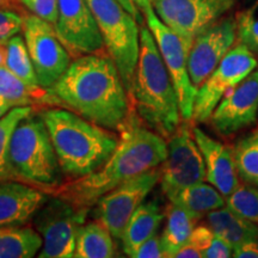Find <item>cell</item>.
I'll return each mask as SVG.
<instances>
[{"instance_id":"4fadbf2b","label":"cell","mask_w":258,"mask_h":258,"mask_svg":"<svg viewBox=\"0 0 258 258\" xmlns=\"http://www.w3.org/2000/svg\"><path fill=\"white\" fill-rule=\"evenodd\" d=\"M237 0H153L152 8L166 27L191 47L194 38L224 17Z\"/></svg>"},{"instance_id":"4dcf8cb0","label":"cell","mask_w":258,"mask_h":258,"mask_svg":"<svg viewBox=\"0 0 258 258\" xmlns=\"http://www.w3.org/2000/svg\"><path fill=\"white\" fill-rule=\"evenodd\" d=\"M23 28V17L14 10L0 9V43L8 44Z\"/></svg>"},{"instance_id":"83f0119b","label":"cell","mask_w":258,"mask_h":258,"mask_svg":"<svg viewBox=\"0 0 258 258\" xmlns=\"http://www.w3.org/2000/svg\"><path fill=\"white\" fill-rule=\"evenodd\" d=\"M234 18L237 41L254 53L258 49V0H241Z\"/></svg>"},{"instance_id":"d6a6232c","label":"cell","mask_w":258,"mask_h":258,"mask_svg":"<svg viewBox=\"0 0 258 258\" xmlns=\"http://www.w3.org/2000/svg\"><path fill=\"white\" fill-rule=\"evenodd\" d=\"M133 258H161L165 257L161 246V241L159 235L154 234L148 239L144 241L143 244L139 245L137 250L132 253Z\"/></svg>"},{"instance_id":"836d02e7","label":"cell","mask_w":258,"mask_h":258,"mask_svg":"<svg viewBox=\"0 0 258 258\" xmlns=\"http://www.w3.org/2000/svg\"><path fill=\"white\" fill-rule=\"evenodd\" d=\"M214 232L212 231V228L207 225H200L195 226L191 234H190L189 240L186 243L191 244L192 246H195L200 252L202 253L208 249V246L211 245L213 238H214Z\"/></svg>"},{"instance_id":"8fae6325","label":"cell","mask_w":258,"mask_h":258,"mask_svg":"<svg viewBox=\"0 0 258 258\" xmlns=\"http://www.w3.org/2000/svg\"><path fill=\"white\" fill-rule=\"evenodd\" d=\"M27 44L38 84L49 90L71 64V54L56 35L54 25L35 15L23 17Z\"/></svg>"},{"instance_id":"ab89813d","label":"cell","mask_w":258,"mask_h":258,"mask_svg":"<svg viewBox=\"0 0 258 258\" xmlns=\"http://www.w3.org/2000/svg\"><path fill=\"white\" fill-rule=\"evenodd\" d=\"M15 3H17V2H16V0H0V9L11 8Z\"/></svg>"},{"instance_id":"cb8c5ba5","label":"cell","mask_w":258,"mask_h":258,"mask_svg":"<svg viewBox=\"0 0 258 258\" xmlns=\"http://www.w3.org/2000/svg\"><path fill=\"white\" fill-rule=\"evenodd\" d=\"M41 234L28 226L0 227V258H31L42 249Z\"/></svg>"},{"instance_id":"f1b7e54d","label":"cell","mask_w":258,"mask_h":258,"mask_svg":"<svg viewBox=\"0 0 258 258\" xmlns=\"http://www.w3.org/2000/svg\"><path fill=\"white\" fill-rule=\"evenodd\" d=\"M34 112V106H15L0 118V182L10 179L9 148L16 125Z\"/></svg>"},{"instance_id":"277c9868","label":"cell","mask_w":258,"mask_h":258,"mask_svg":"<svg viewBox=\"0 0 258 258\" xmlns=\"http://www.w3.org/2000/svg\"><path fill=\"white\" fill-rule=\"evenodd\" d=\"M55 150L61 172L71 179L89 175L111 156L118 137L72 110L49 108L40 114Z\"/></svg>"},{"instance_id":"ac0fdd59","label":"cell","mask_w":258,"mask_h":258,"mask_svg":"<svg viewBox=\"0 0 258 258\" xmlns=\"http://www.w3.org/2000/svg\"><path fill=\"white\" fill-rule=\"evenodd\" d=\"M46 202L43 190L19 180L0 182V227L23 225Z\"/></svg>"},{"instance_id":"5bb4252c","label":"cell","mask_w":258,"mask_h":258,"mask_svg":"<svg viewBox=\"0 0 258 258\" xmlns=\"http://www.w3.org/2000/svg\"><path fill=\"white\" fill-rule=\"evenodd\" d=\"M56 35L70 54L80 56L102 53L104 43L86 0H57Z\"/></svg>"},{"instance_id":"f35d334b","label":"cell","mask_w":258,"mask_h":258,"mask_svg":"<svg viewBox=\"0 0 258 258\" xmlns=\"http://www.w3.org/2000/svg\"><path fill=\"white\" fill-rule=\"evenodd\" d=\"M6 57H8V48L6 44L0 43V67L6 66Z\"/></svg>"},{"instance_id":"2e32d148","label":"cell","mask_w":258,"mask_h":258,"mask_svg":"<svg viewBox=\"0 0 258 258\" xmlns=\"http://www.w3.org/2000/svg\"><path fill=\"white\" fill-rule=\"evenodd\" d=\"M217 133L230 137L258 121V71H252L221 99L209 118Z\"/></svg>"},{"instance_id":"e0dca14e","label":"cell","mask_w":258,"mask_h":258,"mask_svg":"<svg viewBox=\"0 0 258 258\" xmlns=\"http://www.w3.org/2000/svg\"><path fill=\"white\" fill-rule=\"evenodd\" d=\"M192 134L206 165V180L222 195L228 196L240 183L235 166L233 147L215 140L192 124Z\"/></svg>"},{"instance_id":"74e56055","label":"cell","mask_w":258,"mask_h":258,"mask_svg":"<svg viewBox=\"0 0 258 258\" xmlns=\"http://www.w3.org/2000/svg\"><path fill=\"white\" fill-rule=\"evenodd\" d=\"M11 109H12V106L10 105L8 102L4 101L2 97H0V118H2L3 116H5L6 114H8V112L11 110Z\"/></svg>"},{"instance_id":"30bf717a","label":"cell","mask_w":258,"mask_h":258,"mask_svg":"<svg viewBox=\"0 0 258 258\" xmlns=\"http://www.w3.org/2000/svg\"><path fill=\"white\" fill-rule=\"evenodd\" d=\"M88 209L78 208L60 198L43 203L37 211L35 226L43 239L40 258H72L77 232L88 217Z\"/></svg>"},{"instance_id":"d6986e66","label":"cell","mask_w":258,"mask_h":258,"mask_svg":"<svg viewBox=\"0 0 258 258\" xmlns=\"http://www.w3.org/2000/svg\"><path fill=\"white\" fill-rule=\"evenodd\" d=\"M164 217L165 214L161 211L160 205L153 200L143 202L135 209L121 237L123 251L128 257L132 256L139 245L157 234Z\"/></svg>"},{"instance_id":"3957f363","label":"cell","mask_w":258,"mask_h":258,"mask_svg":"<svg viewBox=\"0 0 258 258\" xmlns=\"http://www.w3.org/2000/svg\"><path fill=\"white\" fill-rule=\"evenodd\" d=\"M129 98L139 121L165 140L182 122L175 85L146 24L140 27V50Z\"/></svg>"},{"instance_id":"d4e9b609","label":"cell","mask_w":258,"mask_h":258,"mask_svg":"<svg viewBox=\"0 0 258 258\" xmlns=\"http://www.w3.org/2000/svg\"><path fill=\"white\" fill-rule=\"evenodd\" d=\"M165 215L166 225L160 235V241L165 257L171 258L189 240L198 220L172 202H170Z\"/></svg>"},{"instance_id":"9a60e30c","label":"cell","mask_w":258,"mask_h":258,"mask_svg":"<svg viewBox=\"0 0 258 258\" xmlns=\"http://www.w3.org/2000/svg\"><path fill=\"white\" fill-rule=\"evenodd\" d=\"M237 42V24L226 15L194 38L188 54V70L194 88L198 90L227 51Z\"/></svg>"},{"instance_id":"1f68e13d","label":"cell","mask_w":258,"mask_h":258,"mask_svg":"<svg viewBox=\"0 0 258 258\" xmlns=\"http://www.w3.org/2000/svg\"><path fill=\"white\" fill-rule=\"evenodd\" d=\"M27 8L32 15L37 16L50 24H55L57 18V0H16Z\"/></svg>"},{"instance_id":"b9f144b4","label":"cell","mask_w":258,"mask_h":258,"mask_svg":"<svg viewBox=\"0 0 258 258\" xmlns=\"http://www.w3.org/2000/svg\"><path fill=\"white\" fill-rule=\"evenodd\" d=\"M254 54H256V57H257V61H258V49L254 51Z\"/></svg>"},{"instance_id":"7402d4cb","label":"cell","mask_w":258,"mask_h":258,"mask_svg":"<svg viewBox=\"0 0 258 258\" xmlns=\"http://www.w3.org/2000/svg\"><path fill=\"white\" fill-rule=\"evenodd\" d=\"M170 202L175 203L196 220L225 206V196L211 183L200 182L182 189Z\"/></svg>"},{"instance_id":"5b68a950","label":"cell","mask_w":258,"mask_h":258,"mask_svg":"<svg viewBox=\"0 0 258 258\" xmlns=\"http://www.w3.org/2000/svg\"><path fill=\"white\" fill-rule=\"evenodd\" d=\"M10 178L51 191L60 184L61 169L49 133L34 112L16 125L9 148Z\"/></svg>"},{"instance_id":"8d00e7d4","label":"cell","mask_w":258,"mask_h":258,"mask_svg":"<svg viewBox=\"0 0 258 258\" xmlns=\"http://www.w3.org/2000/svg\"><path fill=\"white\" fill-rule=\"evenodd\" d=\"M120 4L123 6V8L127 10V11L129 12V14H132L134 16V18L137 19L138 23L139 24H144V15L141 14V11L139 10V8L137 5H135V3L133 2V0H117Z\"/></svg>"},{"instance_id":"ffe728a7","label":"cell","mask_w":258,"mask_h":258,"mask_svg":"<svg viewBox=\"0 0 258 258\" xmlns=\"http://www.w3.org/2000/svg\"><path fill=\"white\" fill-rule=\"evenodd\" d=\"M0 97L12 108L57 104L55 97L49 90L29 85L6 66L0 67Z\"/></svg>"},{"instance_id":"d590c367","label":"cell","mask_w":258,"mask_h":258,"mask_svg":"<svg viewBox=\"0 0 258 258\" xmlns=\"http://www.w3.org/2000/svg\"><path fill=\"white\" fill-rule=\"evenodd\" d=\"M232 257L235 258H258V241L249 240L238 245L233 249Z\"/></svg>"},{"instance_id":"6da1fadb","label":"cell","mask_w":258,"mask_h":258,"mask_svg":"<svg viewBox=\"0 0 258 258\" xmlns=\"http://www.w3.org/2000/svg\"><path fill=\"white\" fill-rule=\"evenodd\" d=\"M49 91L59 105L111 132H121L133 115L128 91L106 51L77 57Z\"/></svg>"},{"instance_id":"e575fe53","label":"cell","mask_w":258,"mask_h":258,"mask_svg":"<svg viewBox=\"0 0 258 258\" xmlns=\"http://www.w3.org/2000/svg\"><path fill=\"white\" fill-rule=\"evenodd\" d=\"M233 253V247L231 246L227 241L222 239V238L214 235L211 245L208 249L203 252L205 258H228L232 257Z\"/></svg>"},{"instance_id":"7a4b0ae2","label":"cell","mask_w":258,"mask_h":258,"mask_svg":"<svg viewBox=\"0 0 258 258\" xmlns=\"http://www.w3.org/2000/svg\"><path fill=\"white\" fill-rule=\"evenodd\" d=\"M167 156L166 140L141 124L135 116L120 132L118 144L111 156L93 172L60 183L49 192L90 211L96 202L125 180L161 165Z\"/></svg>"},{"instance_id":"8992f818","label":"cell","mask_w":258,"mask_h":258,"mask_svg":"<svg viewBox=\"0 0 258 258\" xmlns=\"http://www.w3.org/2000/svg\"><path fill=\"white\" fill-rule=\"evenodd\" d=\"M101 32L104 49L131 91L140 50V27L117 0H86Z\"/></svg>"},{"instance_id":"44dd1931","label":"cell","mask_w":258,"mask_h":258,"mask_svg":"<svg viewBox=\"0 0 258 258\" xmlns=\"http://www.w3.org/2000/svg\"><path fill=\"white\" fill-rule=\"evenodd\" d=\"M206 217L214 234L227 241L233 249L245 241L258 239L257 224L239 217L226 206L208 213Z\"/></svg>"},{"instance_id":"60d3db41","label":"cell","mask_w":258,"mask_h":258,"mask_svg":"<svg viewBox=\"0 0 258 258\" xmlns=\"http://www.w3.org/2000/svg\"><path fill=\"white\" fill-rule=\"evenodd\" d=\"M133 2L135 3V5H137L138 8L140 9L141 6L145 5V4H147V3H151V4H152L153 0H133Z\"/></svg>"},{"instance_id":"4316f807","label":"cell","mask_w":258,"mask_h":258,"mask_svg":"<svg viewBox=\"0 0 258 258\" xmlns=\"http://www.w3.org/2000/svg\"><path fill=\"white\" fill-rule=\"evenodd\" d=\"M6 48H8L6 67L29 85L40 86L24 37L16 35L8 42Z\"/></svg>"},{"instance_id":"484cf974","label":"cell","mask_w":258,"mask_h":258,"mask_svg":"<svg viewBox=\"0 0 258 258\" xmlns=\"http://www.w3.org/2000/svg\"><path fill=\"white\" fill-rule=\"evenodd\" d=\"M233 154L239 179L258 188V124L238 139Z\"/></svg>"},{"instance_id":"7c38bea8","label":"cell","mask_w":258,"mask_h":258,"mask_svg":"<svg viewBox=\"0 0 258 258\" xmlns=\"http://www.w3.org/2000/svg\"><path fill=\"white\" fill-rule=\"evenodd\" d=\"M159 179L160 166H158L125 180L96 202L93 217L108 228L115 239L121 240L129 218L159 183Z\"/></svg>"},{"instance_id":"9c48e42d","label":"cell","mask_w":258,"mask_h":258,"mask_svg":"<svg viewBox=\"0 0 258 258\" xmlns=\"http://www.w3.org/2000/svg\"><path fill=\"white\" fill-rule=\"evenodd\" d=\"M139 10L144 15L145 23L152 32L167 72L175 85L182 120L191 121L198 90L194 88L189 76L188 54L190 47L182 37L160 21L151 3L143 5Z\"/></svg>"},{"instance_id":"603a6c76","label":"cell","mask_w":258,"mask_h":258,"mask_svg":"<svg viewBox=\"0 0 258 258\" xmlns=\"http://www.w3.org/2000/svg\"><path fill=\"white\" fill-rule=\"evenodd\" d=\"M108 228L101 222H84L77 232L76 258H111L116 256L115 244Z\"/></svg>"},{"instance_id":"52a82bcc","label":"cell","mask_w":258,"mask_h":258,"mask_svg":"<svg viewBox=\"0 0 258 258\" xmlns=\"http://www.w3.org/2000/svg\"><path fill=\"white\" fill-rule=\"evenodd\" d=\"M192 122L182 120L166 140L167 156L160 165L161 191L171 201L180 190L206 182V165L192 134Z\"/></svg>"},{"instance_id":"ba28073f","label":"cell","mask_w":258,"mask_h":258,"mask_svg":"<svg viewBox=\"0 0 258 258\" xmlns=\"http://www.w3.org/2000/svg\"><path fill=\"white\" fill-rule=\"evenodd\" d=\"M256 54L240 42L227 51L224 59L209 74L196 91L191 122L205 123L209 121L217 105L241 80L257 69Z\"/></svg>"},{"instance_id":"f546056e","label":"cell","mask_w":258,"mask_h":258,"mask_svg":"<svg viewBox=\"0 0 258 258\" xmlns=\"http://www.w3.org/2000/svg\"><path fill=\"white\" fill-rule=\"evenodd\" d=\"M225 206L239 217L258 224V188L239 183L230 195L225 198Z\"/></svg>"}]
</instances>
